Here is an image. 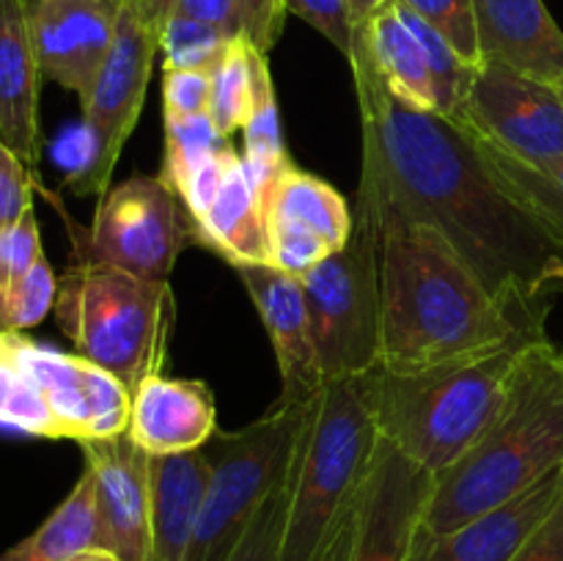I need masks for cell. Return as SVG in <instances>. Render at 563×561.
Instances as JSON below:
<instances>
[{
  "label": "cell",
  "instance_id": "obj_1",
  "mask_svg": "<svg viewBox=\"0 0 563 561\" xmlns=\"http://www.w3.org/2000/svg\"><path fill=\"white\" fill-rule=\"evenodd\" d=\"M346 61L361 110L357 193L438 229L495 300L548 317L550 297L563 292V248L500 185L465 127L396 102L357 38Z\"/></svg>",
  "mask_w": 563,
  "mask_h": 561
},
{
  "label": "cell",
  "instance_id": "obj_2",
  "mask_svg": "<svg viewBox=\"0 0 563 561\" xmlns=\"http://www.w3.org/2000/svg\"><path fill=\"white\" fill-rule=\"evenodd\" d=\"M377 226L379 372L416 374L548 336L544 319L489 295L438 229L399 218L357 193Z\"/></svg>",
  "mask_w": 563,
  "mask_h": 561
},
{
  "label": "cell",
  "instance_id": "obj_3",
  "mask_svg": "<svg viewBox=\"0 0 563 561\" xmlns=\"http://www.w3.org/2000/svg\"><path fill=\"white\" fill-rule=\"evenodd\" d=\"M563 465V352L550 339L531 344L500 416L445 471L423 512L418 539L440 537L504 506Z\"/></svg>",
  "mask_w": 563,
  "mask_h": 561
},
{
  "label": "cell",
  "instance_id": "obj_4",
  "mask_svg": "<svg viewBox=\"0 0 563 561\" xmlns=\"http://www.w3.org/2000/svg\"><path fill=\"white\" fill-rule=\"evenodd\" d=\"M539 339H520L495 352L416 374L377 369L379 435L427 471H445L500 416L520 380L528 350Z\"/></svg>",
  "mask_w": 563,
  "mask_h": 561
},
{
  "label": "cell",
  "instance_id": "obj_5",
  "mask_svg": "<svg viewBox=\"0 0 563 561\" xmlns=\"http://www.w3.org/2000/svg\"><path fill=\"white\" fill-rule=\"evenodd\" d=\"M379 443L377 372L330 380L308 405L289 465L280 561H317L355 506Z\"/></svg>",
  "mask_w": 563,
  "mask_h": 561
},
{
  "label": "cell",
  "instance_id": "obj_6",
  "mask_svg": "<svg viewBox=\"0 0 563 561\" xmlns=\"http://www.w3.org/2000/svg\"><path fill=\"white\" fill-rule=\"evenodd\" d=\"M53 311L77 355L108 369L130 391L152 374H163L176 324L170 284L77 258L58 278Z\"/></svg>",
  "mask_w": 563,
  "mask_h": 561
},
{
  "label": "cell",
  "instance_id": "obj_7",
  "mask_svg": "<svg viewBox=\"0 0 563 561\" xmlns=\"http://www.w3.org/2000/svg\"><path fill=\"white\" fill-rule=\"evenodd\" d=\"M311 399L300 405L275 402L262 418L234 432H214L203 446L209 457L207 498L185 561L229 559L258 506L289 473Z\"/></svg>",
  "mask_w": 563,
  "mask_h": 561
},
{
  "label": "cell",
  "instance_id": "obj_8",
  "mask_svg": "<svg viewBox=\"0 0 563 561\" xmlns=\"http://www.w3.org/2000/svg\"><path fill=\"white\" fill-rule=\"evenodd\" d=\"M341 251L302 275L324 383L379 369V253L374 218L355 204Z\"/></svg>",
  "mask_w": 563,
  "mask_h": 561
},
{
  "label": "cell",
  "instance_id": "obj_9",
  "mask_svg": "<svg viewBox=\"0 0 563 561\" xmlns=\"http://www.w3.org/2000/svg\"><path fill=\"white\" fill-rule=\"evenodd\" d=\"M115 33L99 75L82 102V132L88 138V163L66 179L75 196H104L121 148L141 119L159 31L141 3L115 0Z\"/></svg>",
  "mask_w": 563,
  "mask_h": 561
},
{
  "label": "cell",
  "instance_id": "obj_10",
  "mask_svg": "<svg viewBox=\"0 0 563 561\" xmlns=\"http://www.w3.org/2000/svg\"><path fill=\"white\" fill-rule=\"evenodd\" d=\"M190 245H201V237L179 193L159 176H132L99 196L77 258H93L154 284H170L176 262Z\"/></svg>",
  "mask_w": 563,
  "mask_h": 561
},
{
  "label": "cell",
  "instance_id": "obj_11",
  "mask_svg": "<svg viewBox=\"0 0 563 561\" xmlns=\"http://www.w3.org/2000/svg\"><path fill=\"white\" fill-rule=\"evenodd\" d=\"M451 121L526 163L553 165L563 160V97L555 82L482 64L460 116Z\"/></svg>",
  "mask_w": 563,
  "mask_h": 561
},
{
  "label": "cell",
  "instance_id": "obj_12",
  "mask_svg": "<svg viewBox=\"0 0 563 561\" xmlns=\"http://www.w3.org/2000/svg\"><path fill=\"white\" fill-rule=\"evenodd\" d=\"M11 355L16 366L36 383L55 424V440L82 443L93 438H115L130 429L132 391L108 369L82 355L47 350L11 333Z\"/></svg>",
  "mask_w": 563,
  "mask_h": 561
},
{
  "label": "cell",
  "instance_id": "obj_13",
  "mask_svg": "<svg viewBox=\"0 0 563 561\" xmlns=\"http://www.w3.org/2000/svg\"><path fill=\"white\" fill-rule=\"evenodd\" d=\"M432 487L434 473L379 435L357 495L350 561H412Z\"/></svg>",
  "mask_w": 563,
  "mask_h": 561
},
{
  "label": "cell",
  "instance_id": "obj_14",
  "mask_svg": "<svg viewBox=\"0 0 563 561\" xmlns=\"http://www.w3.org/2000/svg\"><path fill=\"white\" fill-rule=\"evenodd\" d=\"M97 487L102 548L121 561H152V454L130 432L80 443Z\"/></svg>",
  "mask_w": 563,
  "mask_h": 561
},
{
  "label": "cell",
  "instance_id": "obj_15",
  "mask_svg": "<svg viewBox=\"0 0 563 561\" xmlns=\"http://www.w3.org/2000/svg\"><path fill=\"white\" fill-rule=\"evenodd\" d=\"M234 270L273 344L280 372L278 402L280 405L308 402L322 391L324 377L313 346L302 278L273 264H240Z\"/></svg>",
  "mask_w": 563,
  "mask_h": 561
},
{
  "label": "cell",
  "instance_id": "obj_16",
  "mask_svg": "<svg viewBox=\"0 0 563 561\" xmlns=\"http://www.w3.org/2000/svg\"><path fill=\"white\" fill-rule=\"evenodd\" d=\"M115 0H27L44 80L86 97L115 33Z\"/></svg>",
  "mask_w": 563,
  "mask_h": 561
},
{
  "label": "cell",
  "instance_id": "obj_17",
  "mask_svg": "<svg viewBox=\"0 0 563 561\" xmlns=\"http://www.w3.org/2000/svg\"><path fill=\"white\" fill-rule=\"evenodd\" d=\"M563 498V465L533 487L440 537L416 539L412 561H511Z\"/></svg>",
  "mask_w": 563,
  "mask_h": 561
},
{
  "label": "cell",
  "instance_id": "obj_18",
  "mask_svg": "<svg viewBox=\"0 0 563 561\" xmlns=\"http://www.w3.org/2000/svg\"><path fill=\"white\" fill-rule=\"evenodd\" d=\"M482 64L544 82L563 80V31L544 0H473Z\"/></svg>",
  "mask_w": 563,
  "mask_h": 561
},
{
  "label": "cell",
  "instance_id": "obj_19",
  "mask_svg": "<svg viewBox=\"0 0 563 561\" xmlns=\"http://www.w3.org/2000/svg\"><path fill=\"white\" fill-rule=\"evenodd\" d=\"M126 432L152 457L203 449L218 432L212 391L203 380L152 374L132 391Z\"/></svg>",
  "mask_w": 563,
  "mask_h": 561
},
{
  "label": "cell",
  "instance_id": "obj_20",
  "mask_svg": "<svg viewBox=\"0 0 563 561\" xmlns=\"http://www.w3.org/2000/svg\"><path fill=\"white\" fill-rule=\"evenodd\" d=\"M42 80L44 75L27 22V0H0V141L33 174L42 160Z\"/></svg>",
  "mask_w": 563,
  "mask_h": 561
},
{
  "label": "cell",
  "instance_id": "obj_21",
  "mask_svg": "<svg viewBox=\"0 0 563 561\" xmlns=\"http://www.w3.org/2000/svg\"><path fill=\"white\" fill-rule=\"evenodd\" d=\"M209 484L203 449L152 457V561H185Z\"/></svg>",
  "mask_w": 563,
  "mask_h": 561
},
{
  "label": "cell",
  "instance_id": "obj_22",
  "mask_svg": "<svg viewBox=\"0 0 563 561\" xmlns=\"http://www.w3.org/2000/svg\"><path fill=\"white\" fill-rule=\"evenodd\" d=\"M355 38L366 47L385 91L405 108L438 113L432 72L416 31L407 22L399 0L377 11L366 25L355 28Z\"/></svg>",
  "mask_w": 563,
  "mask_h": 561
},
{
  "label": "cell",
  "instance_id": "obj_23",
  "mask_svg": "<svg viewBox=\"0 0 563 561\" xmlns=\"http://www.w3.org/2000/svg\"><path fill=\"white\" fill-rule=\"evenodd\" d=\"M198 237L203 248L220 253L231 267L269 264L267 204L253 185L242 154L231 163L214 204L198 220Z\"/></svg>",
  "mask_w": 563,
  "mask_h": 561
},
{
  "label": "cell",
  "instance_id": "obj_24",
  "mask_svg": "<svg viewBox=\"0 0 563 561\" xmlns=\"http://www.w3.org/2000/svg\"><path fill=\"white\" fill-rule=\"evenodd\" d=\"M102 548L97 517V487L93 473L82 468L80 479L53 515L33 534L0 553V561H66L82 550Z\"/></svg>",
  "mask_w": 563,
  "mask_h": 561
},
{
  "label": "cell",
  "instance_id": "obj_25",
  "mask_svg": "<svg viewBox=\"0 0 563 561\" xmlns=\"http://www.w3.org/2000/svg\"><path fill=\"white\" fill-rule=\"evenodd\" d=\"M242 132H245L242 160H245L253 185L258 187L264 204H267L275 179L295 163L286 152L284 124H280L278 97H275L267 53L258 50L256 44H251V113H247Z\"/></svg>",
  "mask_w": 563,
  "mask_h": 561
},
{
  "label": "cell",
  "instance_id": "obj_26",
  "mask_svg": "<svg viewBox=\"0 0 563 561\" xmlns=\"http://www.w3.org/2000/svg\"><path fill=\"white\" fill-rule=\"evenodd\" d=\"M267 218L295 220V223L317 231L335 251L346 245L352 226H355V215L344 196L333 185L308 170H300L297 165H289L275 179L267 196Z\"/></svg>",
  "mask_w": 563,
  "mask_h": 561
},
{
  "label": "cell",
  "instance_id": "obj_27",
  "mask_svg": "<svg viewBox=\"0 0 563 561\" xmlns=\"http://www.w3.org/2000/svg\"><path fill=\"white\" fill-rule=\"evenodd\" d=\"M229 138L214 127L212 116L198 113L187 116V119L165 121V154H163V170L159 179L179 193L187 176L198 168L207 157L214 152L229 146Z\"/></svg>",
  "mask_w": 563,
  "mask_h": 561
},
{
  "label": "cell",
  "instance_id": "obj_28",
  "mask_svg": "<svg viewBox=\"0 0 563 561\" xmlns=\"http://www.w3.org/2000/svg\"><path fill=\"white\" fill-rule=\"evenodd\" d=\"M251 113V42L234 38L223 58L212 69L209 116L225 138L242 130Z\"/></svg>",
  "mask_w": 563,
  "mask_h": 561
},
{
  "label": "cell",
  "instance_id": "obj_29",
  "mask_svg": "<svg viewBox=\"0 0 563 561\" xmlns=\"http://www.w3.org/2000/svg\"><path fill=\"white\" fill-rule=\"evenodd\" d=\"M240 36L207 25V22L190 20V16L170 14L159 31V53H163L165 69H203L212 72L223 58L231 42Z\"/></svg>",
  "mask_w": 563,
  "mask_h": 561
},
{
  "label": "cell",
  "instance_id": "obj_30",
  "mask_svg": "<svg viewBox=\"0 0 563 561\" xmlns=\"http://www.w3.org/2000/svg\"><path fill=\"white\" fill-rule=\"evenodd\" d=\"M55 295H58V278L47 256H42L25 275L0 289V330L22 333L36 328L55 308Z\"/></svg>",
  "mask_w": 563,
  "mask_h": 561
},
{
  "label": "cell",
  "instance_id": "obj_31",
  "mask_svg": "<svg viewBox=\"0 0 563 561\" xmlns=\"http://www.w3.org/2000/svg\"><path fill=\"white\" fill-rule=\"evenodd\" d=\"M286 515H289V473L264 498V504L251 517L240 542L234 544V550H231L225 561H280Z\"/></svg>",
  "mask_w": 563,
  "mask_h": 561
},
{
  "label": "cell",
  "instance_id": "obj_32",
  "mask_svg": "<svg viewBox=\"0 0 563 561\" xmlns=\"http://www.w3.org/2000/svg\"><path fill=\"white\" fill-rule=\"evenodd\" d=\"M399 3L434 28L467 64L482 66L473 0H399Z\"/></svg>",
  "mask_w": 563,
  "mask_h": 561
},
{
  "label": "cell",
  "instance_id": "obj_33",
  "mask_svg": "<svg viewBox=\"0 0 563 561\" xmlns=\"http://www.w3.org/2000/svg\"><path fill=\"white\" fill-rule=\"evenodd\" d=\"M269 223V264L278 270H286L291 275H306L313 267L330 258L335 248L317 231L295 223L286 218H267Z\"/></svg>",
  "mask_w": 563,
  "mask_h": 561
},
{
  "label": "cell",
  "instance_id": "obj_34",
  "mask_svg": "<svg viewBox=\"0 0 563 561\" xmlns=\"http://www.w3.org/2000/svg\"><path fill=\"white\" fill-rule=\"evenodd\" d=\"M44 256L36 209H27L16 223L0 231V289L25 275Z\"/></svg>",
  "mask_w": 563,
  "mask_h": 561
},
{
  "label": "cell",
  "instance_id": "obj_35",
  "mask_svg": "<svg viewBox=\"0 0 563 561\" xmlns=\"http://www.w3.org/2000/svg\"><path fill=\"white\" fill-rule=\"evenodd\" d=\"M286 11L317 28L344 58H350L355 47V22L346 0H286Z\"/></svg>",
  "mask_w": 563,
  "mask_h": 561
},
{
  "label": "cell",
  "instance_id": "obj_36",
  "mask_svg": "<svg viewBox=\"0 0 563 561\" xmlns=\"http://www.w3.org/2000/svg\"><path fill=\"white\" fill-rule=\"evenodd\" d=\"M212 72L165 69L163 75V116L165 121L209 113Z\"/></svg>",
  "mask_w": 563,
  "mask_h": 561
},
{
  "label": "cell",
  "instance_id": "obj_37",
  "mask_svg": "<svg viewBox=\"0 0 563 561\" xmlns=\"http://www.w3.org/2000/svg\"><path fill=\"white\" fill-rule=\"evenodd\" d=\"M236 157H240V152H236V148L229 143L225 148L214 152L212 157L203 160V163L198 165L190 176H187L185 185L179 187L181 201H185V207L190 209V215L196 218V223L203 218V215H207V209L214 204V198H218L220 187H223V182H225V174H229L231 163H234Z\"/></svg>",
  "mask_w": 563,
  "mask_h": 561
},
{
  "label": "cell",
  "instance_id": "obj_38",
  "mask_svg": "<svg viewBox=\"0 0 563 561\" xmlns=\"http://www.w3.org/2000/svg\"><path fill=\"white\" fill-rule=\"evenodd\" d=\"M33 170L0 141V229L16 223L33 207Z\"/></svg>",
  "mask_w": 563,
  "mask_h": 561
},
{
  "label": "cell",
  "instance_id": "obj_39",
  "mask_svg": "<svg viewBox=\"0 0 563 561\" xmlns=\"http://www.w3.org/2000/svg\"><path fill=\"white\" fill-rule=\"evenodd\" d=\"M242 36L258 50L269 53L286 25V0H240Z\"/></svg>",
  "mask_w": 563,
  "mask_h": 561
},
{
  "label": "cell",
  "instance_id": "obj_40",
  "mask_svg": "<svg viewBox=\"0 0 563 561\" xmlns=\"http://www.w3.org/2000/svg\"><path fill=\"white\" fill-rule=\"evenodd\" d=\"M170 14L190 16V20L220 28V31L231 33V36H242L240 0H174Z\"/></svg>",
  "mask_w": 563,
  "mask_h": 561
},
{
  "label": "cell",
  "instance_id": "obj_41",
  "mask_svg": "<svg viewBox=\"0 0 563 561\" xmlns=\"http://www.w3.org/2000/svg\"><path fill=\"white\" fill-rule=\"evenodd\" d=\"M511 561H563V498Z\"/></svg>",
  "mask_w": 563,
  "mask_h": 561
},
{
  "label": "cell",
  "instance_id": "obj_42",
  "mask_svg": "<svg viewBox=\"0 0 563 561\" xmlns=\"http://www.w3.org/2000/svg\"><path fill=\"white\" fill-rule=\"evenodd\" d=\"M355 522H357V501H355V506L346 512L344 520L339 522V528H335L333 537H330V542L324 544L322 556H319L317 561H350L352 542H355Z\"/></svg>",
  "mask_w": 563,
  "mask_h": 561
},
{
  "label": "cell",
  "instance_id": "obj_43",
  "mask_svg": "<svg viewBox=\"0 0 563 561\" xmlns=\"http://www.w3.org/2000/svg\"><path fill=\"white\" fill-rule=\"evenodd\" d=\"M346 3H350L352 22H355V28H361V25H366V22L372 20V16L383 9V6H388L390 0H346Z\"/></svg>",
  "mask_w": 563,
  "mask_h": 561
},
{
  "label": "cell",
  "instance_id": "obj_44",
  "mask_svg": "<svg viewBox=\"0 0 563 561\" xmlns=\"http://www.w3.org/2000/svg\"><path fill=\"white\" fill-rule=\"evenodd\" d=\"M170 11H174V0H148L146 3L148 20L157 25V31H163V25H165V20L170 16Z\"/></svg>",
  "mask_w": 563,
  "mask_h": 561
},
{
  "label": "cell",
  "instance_id": "obj_45",
  "mask_svg": "<svg viewBox=\"0 0 563 561\" xmlns=\"http://www.w3.org/2000/svg\"><path fill=\"white\" fill-rule=\"evenodd\" d=\"M66 561H121V559L104 548H91V550H82V553L71 556V559H66Z\"/></svg>",
  "mask_w": 563,
  "mask_h": 561
},
{
  "label": "cell",
  "instance_id": "obj_46",
  "mask_svg": "<svg viewBox=\"0 0 563 561\" xmlns=\"http://www.w3.org/2000/svg\"><path fill=\"white\" fill-rule=\"evenodd\" d=\"M5 346H9V333H3V330H0V355L5 352Z\"/></svg>",
  "mask_w": 563,
  "mask_h": 561
},
{
  "label": "cell",
  "instance_id": "obj_47",
  "mask_svg": "<svg viewBox=\"0 0 563 561\" xmlns=\"http://www.w3.org/2000/svg\"><path fill=\"white\" fill-rule=\"evenodd\" d=\"M135 3H141V6H143V11H146V3H148V0H135Z\"/></svg>",
  "mask_w": 563,
  "mask_h": 561
},
{
  "label": "cell",
  "instance_id": "obj_48",
  "mask_svg": "<svg viewBox=\"0 0 563 561\" xmlns=\"http://www.w3.org/2000/svg\"><path fill=\"white\" fill-rule=\"evenodd\" d=\"M555 86H559V88H561V97H563V80H561V82H555Z\"/></svg>",
  "mask_w": 563,
  "mask_h": 561
},
{
  "label": "cell",
  "instance_id": "obj_49",
  "mask_svg": "<svg viewBox=\"0 0 563 561\" xmlns=\"http://www.w3.org/2000/svg\"><path fill=\"white\" fill-rule=\"evenodd\" d=\"M0 231H3V229H0Z\"/></svg>",
  "mask_w": 563,
  "mask_h": 561
}]
</instances>
